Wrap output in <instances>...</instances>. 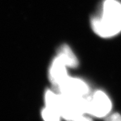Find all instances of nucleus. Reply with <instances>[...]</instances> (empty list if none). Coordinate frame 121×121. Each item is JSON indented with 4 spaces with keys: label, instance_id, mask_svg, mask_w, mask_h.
I'll return each mask as SVG.
<instances>
[{
    "label": "nucleus",
    "instance_id": "0eeeda50",
    "mask_svg": "<svg viewBox=\"0 0 121 121\" xmlns=\"http://www.w3.org/2000/svg\"><path fill=\"white\" fill-rule=\"evenodd\" d=\"M45 101L46 107L56 110L60 114L62 96L60 93H56L49 90H47L45 95Z\"/></svg>",
    "mask_w": 121,
    "mask_h": 121
},
{
    "label": "nucleus",
    "instance_id": "6e6552de",
    "mask_svg": "<svg viewBox=\"0 0 121 121\" xmlns=\"http://www.w3.org/2000/svg\"><path fill=\"white\" fill-rule=\"evenodd\" d=\"M41 114L43 119L47 121H57L62 117L59 112L46 106L42 110Z\"/></svg>",
    "mask_w": 121,
    "mask_h": 121
},
{
    "label": "nucleus",
    "instance_id": "1a4fd4ad",
    "mask_svg": "<svg viewBox=\"0 0 121 121\" xmlns=\"http://www.w3.org/2000/svg\"><path fill=\"white\" fill-rule=\"evenodd\" d=\"M111 121H121V115L119 114H114L112 115L110 117V118L108 119Z\"/></svg>",
    "mask_w": 121,
    "mask_h": 121
},
{
    "label": "nucleus",
    "instance_id": "423d86ee",
    "mask_svg": "<svg viewBox=\"0 0 121 121\" xmlns=\"http://www.w3.org/2000/svg\"><path fill=\"white\" fill-rule=\"evenodd\" d=\"M57 56L67 67L73 68L78 65V59L68 45H61L58 49Z\"/></svg>",
    "mask_w": 121,
    "mask_h": 121
},
{
    "label": "nucleus",
    "instance_id": "20e7f679",
    "mask_svg": "<svg viewBox=\"0 0 121 121\" xmlns=\"http://www.w3.org/2000/svg\"><path fill=\"white\" fill-rule=\"evenodd\" d=\"M57 92L67 97H85L89 93V87L83 80L68 77L56 88Z\"/></svg>",
    "mask_w": 121,
    "mask_h": 121
},
{
    "label": "nucleus",
    "instance_id": "f03ea898",
    "mask_svg": "<svg viewBox=\"0 0 121 121\" xmlns=\"http://www.w3.org/2000/svg\"><path fill=\"white\" fill-rule=\"evenodd\" d=\"M62 103L60 109L61 117L69 121L89 120L84 115L87 113L86 98L67 97L62 95Z\"/></svg>",
    "mask_w": 121,
    "mask_h": 121
},
{
    "label": "nucleus",
    "instance_id": "f257e3e1",
    "mask_svg": "<svg viewBox=\"0 0 121 121\" xmlns=\"http://www.w3.org/2000/svg\"><path fill=\"white\" fill-rule=\"evenodd\" d=\"M95 33L99 37L109 38L121 32V4L116 0H105L101 14L91 19Z\"/></svg>",
    "mask_w": 121,
    "mask_h": 121
},
{
    "label": "nucleus",
    "instance_id": "7ed1b4c3",
    "mask_svg": "<svg viewBox=\"0 0 121 121\" xmlns=\"http://www.w3.org/2000/svg\"><path fill=\"white\" fill-rule=\"evenodd\" d=\"M87 114L96 117H103L108 114L112 108V103L108 96L98 90L86 98Z\"/></svg>",
    "mask_w": 121,
    "mask_h": 121
},
{
    "label": "nucleus",
    "instance_id": "39448f33",
    "mask_svg": "<svg viewBox=\"0 0 121 121\" xmlns=\"http://www.w3.org/2000/svg\"><path fill=\"white\" fill-rule=\"evenodd\" d=\"M66 65L56 56L53 60L49 69V78L53 86L57 87L68 77Z\"/></svg>",
    "mask_w": 121,
    "mask_h": 121
}]
</instances>
